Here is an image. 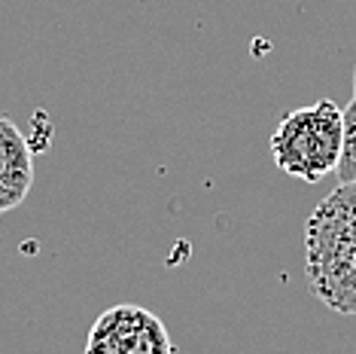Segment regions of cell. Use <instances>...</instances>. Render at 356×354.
<instances>
[{"mask_svg": "<svg viewBox=\"0 0 356 354\" xmlns=\"http://www.w3.org/2000/svg\"><path fill=\"white\" fill-rule=\"evenodd\" d=\"M344 141V107L320 98L311 107H296L271 134V159L283 174L317 183L338 168Z\"/></svg>", "mask_w": 356, "mask_h": 354, "instance_id": "1", "label": "cell"}, {"mask_svg": "<svg viewBox=\"0 0 356 354\" xmlns=\"http://www.w3.org/2000/svg\"><path fill=\"white\" fill-rule=\"evenodd\" d=\"M305 275L326 309L356 315V232L326 199L305 223Z\"/></svg>", "mask_w": 356, "mask_h": 354, "instance_id": "2", "label": "cell"}, {"mask_svg": "<svg viewBox=\"0 0 356 354\" xmlns=\"http://www.w3.org/2000/svg\"><path fill=\"white\" fill-rule=\"evenodd\" d=\"M86 354H174V342L149 309L119 302L92 324Z\"/></svg>", "mask_w": 356, "mask_h": 354, "instance_id": "3", "label": "cell"}, {"mask_svg": "<svg viewBox=\"0 0 356 354\" xmlns=\"http://www.w3.org/2000/svg\"><path fill=\"white\" fill-rule=\"evenodd\" d=\"M34 183V159L25 134L6 116H0V214L25 202Z\"/></svg>", "mask_w": 356, "mask_h": 354, "instance_id": "4", "label": "cell"}, {"mask_svg": "<svg viewBox=\"0 0 356 354\" xmlns=\"http://www.w3.org/2000/svg\"><path fill=\"white\" fill-rule=\"evenodd\" d=\"M338 183H353L356 180V98L344 107V141H341V159L335 168Z\"/></svg>", "mask_w": 356, "mask_h": 354, "instance_id": "5", "label": "cell"}, {"mask_svg": "<svg viewBox=\"0 0 356 354\" xmlns=\"http://www.w3.org/2000/svg\"><path fill=\"white\" fill-rule=\"evenodd\" d=\"M326 202L335 208L338 217L356 232V180L353 183H338V187L326 196Z\"/></svg>", "mask_w": 356, "mask_h": 354, "instance_id": "6", "label": "cell"}, {"mask_svg": "<svg viewBox=\"0 0 356 354\" xmlns=\"http://www.w3.org/2000/svg\"><path fill=\"white\" fill-rule=\"evenodd\" d=\"M353 98H356V68H353Z\"/></svg>", "mask_w": 356, "mask_h": 354, "instance_id": "7", "label": "cell"}]
</instances>
